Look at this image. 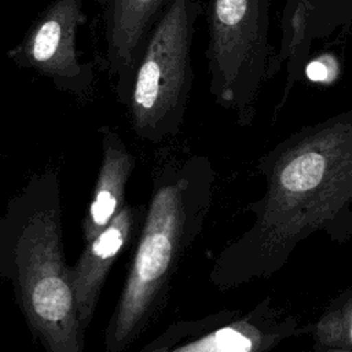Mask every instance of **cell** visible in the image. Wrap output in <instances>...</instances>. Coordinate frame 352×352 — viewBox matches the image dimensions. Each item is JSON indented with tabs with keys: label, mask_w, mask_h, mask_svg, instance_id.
<instances>
[{
	"label": "cell",
	"mask_w": 352,
	"mask_h": 352,
	"mask_svg": "<svg viewBox=\"0 0 352 352\" xmlns=\"http://www.w3.org/2000/svg\"><path fill=\"white\" fill-rule=\"evenodd\" d=\"M132 224V210L129 206L124 205L111 219L109 226L88 242V246L81 254L78 263L73 270H70L77 314L82 327H87L94 316L98 296L106 274L117 253L129 238Z\"/></svg>",
	"instance_id": "7"
},
{
	"label": "cell",
	"mask_w": 352,
	"mask_h": 352,
	"mask_svg": "<svg viewBox=\"0 0 352 352\" xmlns=\"http://www.w3.org/2000/svg\"><path fill=\"white\" fill-rule=\"evenodd\" d=\"M351 336H352V327H351Z\"/></svg>",
	"instance_id": "11"
},
{
	"label": "cell",
	"mask_w": 352,
	"mask_h": 352,
	"mask_svg": "<svg viewBox=\"0 0 352 352\" xmlns=\"http://www.w3.org/2000/svg\"><path fill=\"white\" fill-rule=\"evenodd\" d=\"M326 160L319 151L309 150L292 160L282 172V184L289 191H308L319 184Z\"/></svg>",
	"instance_id": "9"
},
{
	"label": "cell",
	"mask_w": 352,
	"mask_h": 352,
	"mask_svg": "<svg viewBox=\"0 0 352 352\" xmlns=\"http://www.w3.org/2000/svg\"><path fill=\"white\" fill-rule=\"evenodd\" d=\"M226 352H249L252 342L248 337L235 331L234 329L226 327L217 331Z\"/></svg>",
	"instance_id": "10"
},
{
	"label": "cell",
	"mask_w": 352,
	"mask_h": 352,
	"mask_svg": "<svg viewBox=\"0 0 352 352\" xmlns=\"http://www.w3.org/2000/svg\"><path fill=\"white\" fill-rule=\"evenodd\" d=\"M103 160L95 187V195L84 221V239L98 236L121 210L126 180L133 168V157L126 150L118 133L104 126L100 129Z\"/></svg>",
	"instance_id": "8"
},
{
	"label": "cell",
	"mask_w": 352,
	"mask_h": 352,
	"mask_svg": "<svg viewBox=\"0 0 352 352\" xmlns=\"http://www.w3.org/2000/svg\"><path fill=\"white\" fill-rule=\"evenodd\" d=\"M209 92L241 114L271 78V0H206Z\"/></svg>",
	"instance_id": "2"
},
{
	"label": "cell",
	"mask_w": 352,
	"mask_h": 352,
	"mask_svg": "<svg viewBox=\"0 0 352 352\" xmlns=\"http://www.w3.org/2000/svg\"><path fill=\"white\" fill-rule=\"evenodd\" d=\"M103 22V67L117 100L126 103L147 37L172 0H96Z\"/></svg>",
	"instance_id": "6"
},
{
	"label": "cell",
	"mask_w": 352,
	"mask_h": 352,
	"mask_svg": "<svg viewBox=\"0 0 352 352\" xmlns=\"http://www.w3.org/2000/svg\"><path fill=\"white\" fill-rule=\"evenodd\" d=\"M182 205L176 186L160 188L150 205L144 230L111 323L109 345L116 352L138 329L169 270L180 231Z\"/></svg>",
	"instance_id": "5"
},
{
	"label": "cell",
	"mask_w": 352,
	"mask_h": 352,
	"mask_svg": "<svg viewBox=\"0 0 352 352\" xmlns=\"http://www.w3.org/2000/svg\"><path fill=\"white\" fill-rule=\"evenodd\" d=\"M16 264L26 318L47 351L84 352L82 326L54 210H40L29 219L18 241Z\"/></svg>",
	"instance_id": "3"
},
{
	"label": "cell",
	"mask_w": 352,
	"mask_h": 352,
	"mask_svg": "<svg viewBox=\"0 0 352 352\" xmlns=\"http://www.w3.org/2000/svg\"><path fill=\"white\" fill-rule=\"evenodd\" d=\"M206 0H172L151 29L138 60L126 107L147 139L176 131L192 89V40Z\"/></svg>",
	"instance_id": "1"
},
{
	"label": "cell",
	"mask_w": 352,
	"mask_h": 352,
	"mask_svg": "<svg viewBox=\"0 0 352 352\" xmlns=\"http://www.w3.org/2000/svg\"><path fill=\"white\" fill-rule=\"evenodd\" d=\"M85 0H51L28 29L22 40L6 56L18 67L33 70L48 78L58 91L81 102L95 94V70L81 62L76 38L87 22Z\"/></svg>",
	"instance_id": "4"
}]
</instances>
